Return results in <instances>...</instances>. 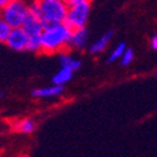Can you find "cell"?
I'll return each instance as SVG.
<instances>
[{
    "label": "cell",
    "instance_id": "cell-1",
    "mask_svg": "<svg viewBox=\"0 0 157 157\" xmlns=\"http://www.w3.org/2000/svg\"><path fill=\"white\" fill-rule=\"evenodd\" d=\"M72 29L64 23L43 27L40 34V52L47 54H54L68 48Z\"/></svg>",
    "mask_w": 157,
    "mask_h": 157
},
{
    "label": "cell",
    "instance_id": "cell-2",
    "mask_svg": "<svg viewBox=\"0 0 157 157\" xmlns=\"http://www.w3.org/2000/svg\"><path fill=\"white\" fill-rule=\"evenodd\" d=\"M40 20L43 27L64 23L68 4L63 0H39Z\"/></svg>",
    "mask_w": 157,
    "mask_h": 157
},
{
    "label": "cell",
    "instance_id": "cell-3",
    "mask_svg": "<svg viewBox=\"0 0 157 157\" xmlns=\"http://www.w3.org/2000/svg\"><path fill=\"white\" fill-rule=\"evenodd\" d=\"M29 10L25 0H10L0 10V19L9 24L11 28L21 27L23 21L28 17Z\"/></svg>",
    "mask_w": 157,
    "mask_h": 157
},
{
    "label": "cell",
    "instance_id": "cell-4",
    "mask_svg": "<svg viewBox=\"0 0 157 157\" xmlns=\"http://www.w3.org/2000/svg\"><path fill=\"white\" fill-rule=\"evenodd\" d=\"M90 13V3H75L68 4L67 13H65L64 24H67L71 29L86 27Z\"/></svg>",
    "mask_w": 157,
    "mask_h": 157
},
{
    "label": "cell",
    "instance_id": "cell-5",
    "mask_svg": "<svg viewBox=\"0 0 157 157\" xmlns=\"http://www.w3.org/2000/svg\"><path fill=\"white\" fill-rule=\"evenodd\" d=\"M27 42H28L27 34L21 29V27H18V28H11L9 36L5 40V44L11 50L24 52V50H27Z\"/></svg>",
    "mask_w": 157,
    "mask_h": 157
},
{
    "label": "cell",
    "instance_id": "cell-6",
    "mask_svg": "<svg viewBox=\"0 0 157 157\" xmlns=\"http://www.w3.org/2000/svg\"><path fill=\"white\" fill-rule=\"evenodd\" d=\"M21 29L25 32L27 36H38L40 35L43 32V23L40 18H36L34 15L28 14V17L25 18V20L21 24Z\"/></svg>",
    "mask_w": 157,
    "mask_h": 157
},
{
    "label": "cell",
    "instance_id": "cell-7",
    "mask_svg": "<svg viewBox=\"0 0 157 157\" xmlns=\"http://www.w3.org/2000/svg\"><path fill=\"white\" fill-rule=\"evenodd\" d=\"M87 43H88V30L86 29V27L72 29L68 47H72L74 49H83L86 48Z\"/></svg>",
    "mask_w": 157,
    "mask_h": 157
},
{
    "label": "cell",
    "instance_id": "cell-8",
    "mask_svg": "<svg viewBox=\"0 0 157 157\" xmlns=\"http://www.w3.org/2000/svg\"><path fill=\"white\" fill-rule=\"evenodd\" d=\"M63 89H64V86H58V84L53 83L49 87L34 89L32 92V96L34 98H52V97H57V96L62 94Z\"/></svg>",
    "mask_w": 157,
    "mask_h": 157
},
{
    "label": "cell",
    "instance_id": "cell-9",
    "mask_svg": "<svg viewBox=\"0 0 157 157\" xmlns=\"http://www.w3.org/2000/svg\"><path fill=\"white\" fill-rule=\"evenodd\" d=\"M112 36H113V32L112 30L107 32L106 34H103L101 38H98L97 40L89 47V53L90 54H98V53H101V52H103L108 47Z\"/></svg>",
    "mask_w": 157,
    "mask_h": 157
},
{
    "label": "cell",
    "instance_id": "cell-10",
    "mask_svg": "<svg viewBox=\"0 0 157 157\" xmlns=\"http://www.w3.org/2000/svg\"><path fill=\"white\" fill-rule=\"evenodd\" d=\"M59 62H60V67L62 68H67L72 72H75L77 69L81 68V60H78L77 58L72 57L71 54H67V53H63L60 54V58H59Z\"/></svg>",
    "mask_w": 157,
    "mask_h": 157
},
{
    "label": "cell",
    "instance_id": "cell-11",
    "mask_svg": "<svg viewBox=\"0 0 157 157\" xmlns=\"http://www.w3.org/2000/svg\"><path fill=\"white\" fill-rule=\"evenodd\" d=\"M73 77V72L67 69V68H60L53 77V83L58 86H64L67 84Z\"/></svg>",
    "mask_w": 157,
    "mask_h": 157
},
{
    "label": "cell",
    "instance_id": "cell-12",
    "mask_svg": "<svg viewBox=\"0 0 157 157\" xmlns=\"http://www.w3.org/2000/svg\"><path fill=\"white\" fill-rule=\"evenodd\" d=\"M17 132H20V133H32L33 131L35 129V123L33 120H21V121H18L14 126Z\"/></svg>",
    "mask_w": 157,
    "mask_h": 157
},
{
    "label": "cell",
    "instance_id": "cell-13",
    "mask_svg": "<svg viewBox=\"0 0 157 157\" xmlns=\"http://www.w3.org/2000/svg\"><path fill=\"white\" fill-rule=\"evenodd\" d=\"M124 49H126V44H124V43H120L118 45H117V47L111 52V54H109V57H108V62H109V63H113V62H116V60H118V59L121 58V56L123 54Z\"/></svg>",
    "mask_w": 157,
    "mask_h": 157
},
{
    "label": "cell",
    "instance_id": "cell-14",
    "mask_svg": "<svg viewBox=\"0 0 157 157\" xmlns=\"http://www.w3.org/2000/svg\"><path fill=\"white\" fill-rule=\"evenodd\" d=\"M133 57H135V54H133V50L131 49V48H127L126 47V49H124V52H123V54L121 56V64L123 65V67H127V65H129L131 63H132V60H133Z\"/></svg>",
    "mask_w": 157,
    "mask_h": 157
},
{
    "label": "cell",
    "instance_id": "cell-15",
    "mask_svg": "<svg viewBox=\"0 0 157 157\" xmlns=\"http://www.w3.org/2000/svg\"><path fill=\"white\" fill-rule=\"evenodd\" d=\"M11 30V27L6 24L4 20L0 19V43H5L6 38L9 36V33Z\"/></svg>",
    "mask_w": 157,
    "mask_h": 157
},
{
    "label": "cell",
    "instance_id": "cell-16",
    "mask_svg": "<svg viewBox=\"0 0 157 157\" xmlns=\"http://www.w3.org/2000/svg\"><path fill=\"white\" fill-rule=\"evenodd\" d=\"M150 45H151V48H152L153 50L157 49V36H156V35H152L151 40H150Z\"/></svg>",
    "mask_w": 157,
    "mask_h": 157
},
{
    "label": "cell",
    "instance_id": "cell-17",
    "mask_svg": "<svg viewBox=\"0 0 157 157\" xmlns=\"http://www.w3.org/2000/svg\"><path fill=\"white\" fill-rule=\"evenodd\" d=\"M84 2H89L90 3V0H69L68 4H75V3H84Z\"/></svg>",
    "mask_w": 157,
    "mask_h": 157
},
{
    "label": "cell",
    "instance_id": "cell-18",
    "mask_svg": "<svg viewBox=\"0 0 157 157\" xmlns=\"http://www.w3.org/2000/svg\"><path fill=\"white\" fill-rule=\"evenodd\" d=\"M9 2H10V0H0V10H2Z\"/></svg>",
    "mask_w": 157,
    "mask_h": 157
},
{
    "label": "cell",
    "instance_id": "cell-19",
    "mask_svg": "<svg viewBox=\"0 0 157 157\" xmlns=\"http://www.w3.org/2000/svg\"><path fill=\"white\" fill-rule=\"evenodd\" d=\"M63 2H65V3H67V4H68V2H69V0H63Z\"/></svg>",
    "mask_w": 157,
    "mask_h": 157
},
{
    "label": "cell",
    "instance_id": "cell-20",
    "mask_svg": "<svg viewBox=\"0 0 157 157\" xmlns=\"http://www.w3.org/2000/svg\"><path fill=\"white\" fill-rule=\"evenodd\" d=\"M2 97H3V93H2V92H0V98H2Z\"/></svg>",
    "mask_w": 157,
    "mask_h": 157
}]
</instances>
